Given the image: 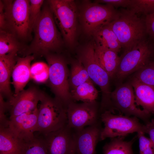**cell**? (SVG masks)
I'll use <instances>...</instances> for the list:
<instances>
[{
	"label": "cell",
	"instance_id": "22",
	"mask_svg": "<svg viewBox=\"0 0 154 154\" xmlns=\"http://www.w3.org/2000/svg\"><path fill=\"white\" fill-rule=\"evenodd\" d=\"M8 123H0V154H17L20 139L9 127Z\"/></svg>",
	"mask_w": 154,
	"mask_h": 154
},
{
	"label": "cell",
	"instance_id": "8",
	"mask_svg": "<svg viewBox=\"0 0 154 154\" xmlns=\"http://www.w3.org/2000/svg\"><path fill=\"white\" fill-rule=\"evenodd\" d=\"M79 60L86 70L91 80L101 88L103 93L102 106H106L110 104V77L97 60L95 54L94 42L89 43L80 52Z\"/></svg>",
	"mask_w": 154,
	"mask_h": 154
},
{
	"label": "cell",
	"instance_id": "29",
	"mask_svg": "<svg viewBox=\"0 0 154 154\" xmlns=\"http://www.w3.org/2000/svg\"><path fill=\"white\" fill-rule=\"evenodd\" d=\"M31 78L36 82L43 83L49 78L48 64L43 62H37L33 64L30 68Z\"/></svg>",
	"mask_w": 154,
	"mask_h": 154
},
{
	"label": "cell",
	"instance_id": "23",
	"mask_svg": "<svg viewBox=\"0 0 154 154\" xmlns=\"http://www.w3.org/2000/svg\"><path fill=\"white\" fill-rule=\"evenodd\" d=\"M19 139L20 147L17 154H48L41 135L38 134L30 137Z\"/></svg>",
	"mask_w": 154,
	"mask_h": 154
},
{
	"label": "cell",
	"instance_id": "17",
	"mask_svg": "<svg viewBox=\"0 0 154 154\" xmlns=\"http://www.w3.org/2000/svg\"><path fill=\"white\" fill-rule=\"evenodd\" d=\"M34 58L33 56L30 55L23 57L17 58L11 75L12 84L15 89L13 96H17L24 90L31 78L30 64Z\"/></svg>",
	"mask_w": 154,
	"mask_h": 154
},
{
	"label": "cell",
	"instance_id": "19",
	"mask_svg": "<svg viewBox=\"0 0 154 154\" xmlns=\"http://www.w3.org/2000/svg\"><path fill=\"white\" fill-rule=\"evenodd\" d=\"M130 83L133 88L137 106H141L142 110L148 114H154V87L134 78Z\"/></svg>",
	"mask_w": 154,
	"mask_h": 154
},
{
	"label": "cell",
	"instance_id": "35",
	"mask_svg": "<svg viewBox=\"0 0 154 154\" xmlns=\"http://www.w3.org/2000/svg\"><path fill=\"white\" fill-rule=\"evenodd\" d=\"M144 133L148 134L154 146V119L144 125Z\"/></svg>",
	"mask_w": 154,
	"mask_h": 154
},
{
	"label": "cell",
	"instance_id": "25",
	"mask_svg": "<svg viewBox=\"0 0 154 154\" xmlns=\"http://www.w3.org/2000/svg\"><path fill=\"white\" fill-rule=\"evenodd\" d=\"M72 98L74 100L85 103L95 102L98 95V90L90 80L80 84L71 91Z\"/></svg>",
	"mask_w": 154,
	"mask_h": 154
},
{
	"label": "cell",
	"instance_id": "21",
	"mask_svg": "<svg viewBox=\"0 0 154 154\" xmlns=\"http://www.w3.org/2000/svg\"><path fill=\"white\" fill-rule=\"evenodd\" d=\"M94 44L96 56L99 64L110 78L114 77L120 60L118 53L98 46L94 42Z\"/></svg>",
	"mask_w": 154,
	"mask_h": 154
},
{
	"label": "cell",
	"instance_id": "5",
	"mask_svg": "<svg viewBox=\"0 0 154 154\" xmlns=\"http://www.w3.org/2000/svg\"><path fill=\"white\" fill-rule=\"evenodd\" d=\"M101 119L104 126L101 129L100 140L108 138H125L134 132L144 133V125L135 116L115 115L110 111L106 110L101 114Z\"/></svg>",
	"mask_w": 154,
	"mask_h": 154
},
{
	"label": "cell",
	"instance_id": "9",
	"mask_svg": "<svg viewBox=\"0 0 154 154\" xmlns=\"http://www.w3.org/2000/svg\"><path fill=\"white\" fill-rule=\"evenodd\" d=\"M119 13V11L110 5L86 1L79 15L84 31L88 35H92L100 26L116 19Z\"/></svg>",
	"mask_w": 154,
	"mask_h": 154
},
{
	"label": "cell",
	"instance_id": "4",
	"mask_svg": "<svg viewBox=\"0 0 154 154\" xmlns=\"http://www.w3.org/2000/svg\"><path fill=\"white\" fill-rule=\"evenodd\" d=\"M56 25L66 43L74 44L77 31L78 16L76 5L74 0H48Z\"/></svg>",
	"mask_w": 154,
	"mask_h": 154
},
{
	"label": "cell",
	"instance_id": "1",
	"mask_svg": "<svg viewBox=\"0 0 154 154\" xmlns=\"http://www.w3.org/2000/svg\"><path fill=\"white\" fill-rule=\"evenodd\" d=\"M108 24L124 52L131 50L145 39L146 31L144 19L129 9L119 11L117 17Z\"/></svg>",
	"mask_w": 154,
	"mask_h": 154
},
{
	"label": "cell",
	"instance_id": "20",
	"mask_svg": "<svg viewBox=\"0 0 154 154\" xmlns=\"http://www.w3.org/2000/svg\"><path fill=\"white\" fill-rule=\"evenodd\" d=\"M109 23L98 27L94 32L95 44L99 46L118 53L122 49L116 35L109 25Z\"/></svg>",
	"mask_w": 154,
	"mask_h": 154
},
{
	"label": "cell",
	"instance_id": "30",
	"mask_svg": "<svg viewBox=\"0 0 154 154\" xmlns=\"http://www.w3.org/2000/svg\"><path fill=\"white\" fill-rule=\"evenodd\" d=\"M129 9L137 14L146 15L154 13V0H131Z\"/></svg>",
	"mask_w": 154,
	"mask_h": 154
},
{
	"label": "cell",
	"instance_id": "34",
	"mask_svg": "<svg viewBox=\"0 0 154 154\" xmlns=\"http://www.w3.org/2000/svg\"><path fill=\"white\" fill-rule=\"evenodd\" d=\"M144 21L146 33L154 38V13L147 15Z\"/></svg>",
	"mask_w": 154,
	"mask_h": 154
},
{
	"label": "cell",
	"instance_id": "28",
	"mask_svg": "<svg viewBox=\"0 0 154 154\" xmlns=\"http://www.w3.org/2000/svg\"><path fill=\"white\" fill-rule=\"evenodd\" d=\"M133 78L141 83L154 87V60H151L135 72Z\"/></svg>",
	"mask_w": 154,
	"mask_h": 154
},
{
	"label": "cell",
	"instance_id": "24",
	"mask_svg": "<svg viewBox=\"0 0 154 154\" xmlns=\"http://www.w3.org/2000/svg\"><path fill=\"white\" fill-rule=\"evenodd\" d=\"M135 136L130 141L124 140V137L110 138V141L103 147L104 154H134L132 145L136 139Z\"/></svg>",
	"mask_w": 154,
	"mask_h": 154
},
{
	"label": "cell",
	"instance_id": "3",
	"mask_svg": "<svg viewBox=\"0 0 154 154\" xmlns=\"http://www.w3.org/2000/svg\"><path fill=\"white\" fill-rule=\"evenodd\" d=\"M40 102L36 132L41 135L59 130L67 125L66 107L60 101L43 93Z\"/></svg>",
	"mask_w": 154,
	"mask_h": 154
},
{
	"label": "cell",
	"instance_id": "27",
	"mask_svg": "<svg viewBox=\"0 0 154 154\" xmlns=\"http://www.w3.org/2000/svg\"><path fill=\"white\" fill-rule=\"evenodd\" d=\"M90 80H91L88 73L80 60H79L74 62L71 67L70 78V84L73 89Z\"/></svg>",
	"mask_w": 154,
	"mask_h": 154
},
{
	"label": "cell",
	"instance_id": "16",
	"mask_svg": "<svg viewBox=\"0 0 154 154\" xmlns=\"http://www.w3.org/2000/svg\"><path fill=\"white\" fill-rule=\"evenodd\" d=\"M38 109L25 113L10 119L9 127L20 139L33 136L36 132L38 115Z\"/></svg>",
	"mask_w": 154,
	"mask_h": 154
},
{
	"label": "cell",
	"instance_id": "6",
	"mask_svg": "<svg viewBox=\"0 0 154 154\" xmlns=\"http://www.w3.org/2000/svg\"><path fill=\"white\" fill-rule=\"evenodd\" d=\"M5 29L16 38L25 39L31 33L29 26L30 0H4Z\"/></svg>",
	"mask_w": 154,
	"mask_h": 154
},
{
	"label": "cell",
	"instance_id": "12",
	"mask_svg": "<svg viewBox=\"0 0 154 154\" xmlns=\"http://www.w3.org/2000/svg\"><path fill=\"white\" fill-rule=\"evenodd\" d=\"M67 125L74 131L98 123V114L95 102L76 104L71 102L66 107Z\"/></svg>",
	"mask_w": 154,
	"mask_h": 154
},
{
	"label": "cell",
	"instance_id": "7",
	"mask_svg": "<svg viewBox=\"0 0 154 154\" xmlns=\"http://www.w3.org/2000/svg\"><path fill=\"white\" fill-rule=\"evenodd\" d=\"M49 68V80L56 99L66 107L72 101L69 92L67 69L63 59L58 55L48 53L44 55Z\"/></svg>",
	"mask_w": 154,
	"mask_h": 154
},
{
	"label": "cell",
	"instance_id": "26",
	"mask_svg": "<svg viewBox=\"0 0 154 154\" xmlns=\"http://www.w3.org/2000/svg\"><path fill=\"white\" fill-rule=\"evenodd\" d=\"M20 49V45L15 36L7 29H0V56L17 53Z\"/></svg>",
	"mask_w": 154,
	"mask_h": 154
},
{
	"label": "cell",
	"instance_id": "11",
	"mask_svg": "<svg viewBox=\"0 0 154 154\" xmlns=\"http://www.w3.org/2000/svg\"><path fill=\"white\" fill-rule=\"evenodd\" d=\"M111 103L125 115L137 117L146 122L149 121L151 115L138 108L135 102L133 88L130 83L118 86L111 93Z\"/></svg>",
	"mask_w": 154,
	"mask_h": 154
},
{
	"label": "cell",
	"instance_id": "15",
	"mask_svg": "<svg viewBox=\"0 0 154 154\" xmlns=\"http://www.w3.org/2000/svg\"><path fill=\"white\" fill-rule=\"evenodd\" d=\"M101 129L97 123L74 131V154H95Z\"/></svg>",
	"mask_w": 154,
	"mask_h": 154
},
{
	"label": "cell",
	"instance_id": "2",
	"mask_svg": "<svg viewBox=\"0 0 154 154\" xmlns=\"http://www.w3.org/2000/svg\"><path fill=\"white\" fill-rule=\"evenodd\" d=\"M50 7L44 6L33 29L34 37L29 53L44 55L61 46L62 42Z\"/></svg>",
	"mask_w": 154,
	"mask_h": 154
},
{
	"label": "cell",
	"instance_id": "14",
	"mask_svg": "<svg viewBox=\"0 0 154 154\" xmlns=\"http://www.w3.org/2000/svg\"><path fill=\"white\" fill-rule=\"evenodd\" d=\"M43 93L32 87L13 96L7 104L11 108L10 119L34 110L37 108Z\"/></svg>",
	"mask_w": 154,
	"mask_h": 154
},
{
	"label": "cell",
	"instance_id": "36",
	"mask_svg": "<svg viewBox=\"0 0 154 154\" xmlns=\"http://www.w3.org/2000/svg\"><path fill=\"white\" fill-rule=\"evenodd\" d=\"M0 29H5V21L4 12V5L3 1H0Z\"/></svg>",
	"mask_w": 154,
	"mask_h": 154
},
{
	"label": "cell",
	"instance_id": "13",
	"mask_svg": "<svg viewBox=\"0 0 154 154\" xmlns=\"http://www.w3.org/2000/svg\"><path fill=\"white\" fill-rule=\"evenodd\" d=\"M74 131L67 125L42 137L48 154H74Z\"/></svg>",
	"mask_w": 154,
	"mask_h": 154
},
{
	"label": "cell",
	"instance_id": "32",
	"mask_svg": "<svg viewBox=\"0 0 154 154\" xmlns=\"http://www.w3.org/2000/svg\"><path fill=\"white\" fill-rule=\"evenodd\" d=\"M145 133L142 131L137 133V136L139 140V153L141 152L149 147H154L153 144L149 138L145 137Z\"/></svg>",
	"mask_w": 154,
	"mask_h": 154
},
{
	"label": "cell",
	"instance_id": "10",
	"mask_svg": "<svg viewBox=\"0 0 154 154\" xmlns=\"http://www.w3.org/2000/svg\"><path fill=\"white\" fill-rule=\"evenodd\" d=\"M153 52L151 44L144 39L120 57L115 76L121 79L138 71L151 60Z\"/></svg>",
	"mask_w": 154,
	"mask_h": 154
},
{
	"label": "cell",
	"instance_id": "18",
	"mask_svg": "<svg viewBox=\"0 0 154 154\" xmlns=\"http://www.w3.org/2000/svg\"><path fill=\"white\" fill-rule=\"evenodd\" d=\"M10 53L0 56V92L9 100L13 96L10 87V79L17 61L16 54Z\"/></svg>",
	"mask_w": 154,
	"mask_h": 154
},
{
	"label": "cell",
	"instance_id": "31",
	"mask_svg": "<svg viewBox=\"0 0 154 154\" xmlns=\"http://www.w3.org/2000/svg\"><path fill=\"white\" fill-rule=\"evenodd\" d=\"M44 1L42 0H30L29 21L31 32L33 30L40 15L41 7Z\"/></svg>",
	"mask_w": 154,
	"mask_h": 154
},
{
	"label": "cell",
	"instance_id": "33",
	"mask_svg": "<svg viewBox=\"0 0 154 154\" xmlns=\"http://www.w3.org/2000/svg\"><path fill=\"white\" fill-rule=\"evenodd\" d=\"M98 3H105L114 7H122L129 8L131 0H100L95 1Z\"/></svg>",
	"mask_w": 154,
	"mask_h": 154
}]
</instances>
